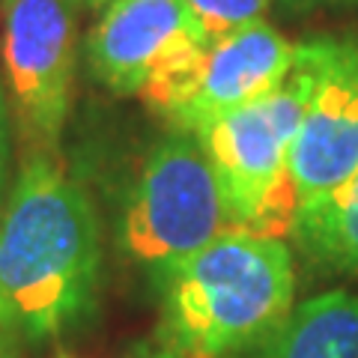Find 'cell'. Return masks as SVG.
Masks as SVG:
<instances>
[{
  "instance_id": "cell-15",
  "label": "cell",
  "mask_w": 358,
  "mask_h": 358,
  "mask_svg": "<svg viewBox=\"0 0 358 358\" xmlns=\"http://www.w3.org/2000/svg\"><path fill=\"white\" fill-rule=\"evenodd\" d=\"M0 3H3V6H6V3H9V0H0Z\"/></svg>"
},
{
  "instance_id": "cell-1",
  "label": "cell",
  "mask_w": 358,
  "mask_h": 358,
  "mask_svg": "<svg viewBox=\"0 0 358 358\" xmlns=\"http://www.w3.org/2000/svg\"><path fill=\"white\" fill-rule=\"evenodd\" d=\"M102 233L93 200L54 159L30 150L0 212V329L45 343L96 310Z\"/></svg>"
},
{
  "instance_id": "cell-6",
  "label": "cell",
  "mask_w": 358,
  "mask_h": 358,
  "mask_svg": "<svg viewBox=\"0 0 358 358\" xmlns=\"http://www.w3.org/2000/svg\"><path fill=\"white\" fill-rule=\"evenodd\" d=\"M3 66L30 150L54 152L72 108L75 15L69 0H9Z\"/></svg>"
},
{
  "instance_id": "cell-12",
  "label": "cell",
  "mask_w": 358,
  "mask_h": 358,
  "mask_svg": "<svg viewBox=\"0 0 358 358\" xmlns=\"http://www.w3.org/2000/svg\"><path fill=\"white\" fill-rule=\"evenodd\" d=\"M6 164H9V117H6V99H3V90H0V200H3Z\"/></svg>"
},
{
  "instance_id": "cell-2",
  "label": "cell",
  "mask_w": 358,
  "mask_h": 358,
  "mask_svg": "<svg viewBox=\"0 0 358 358\" xmlns=\"http://www.w3.org/2000/svg\"><path fill=\"white\" fill-rule=\"evenodd\" d=\"M162 338L179 358H230L266 346L293 310L296 266L287 242L233 227L152 278Z\"/></svg>"
},
{
  "instance_id": "cell-9",
  "label": "cell",
  "mask_w": 358,
  "mask_h": 358,
  "mask_svg": "<svg viewBox=\"0 0 358 358\" xmlns=\"http://www.w3.org/2000/svg\"><path fill=\"white\" fill-rule=\"evenodd\" d=\"M263 358H358V293L331 289L293 308Z\"/></svg>"
},
{
  "instance_id": "cell-7",
  "label": "cell",
  "mask_w": 358,
  "mask_h": 358,
  "mask_svg": "<svg viewBox=\"0 0 358 358\" xmlns=\"http://www.w3.org/2000/svg\"><path fill=\"white\" fill-rule=\"evenodd\" d=\"M84 45L99 84L117 96H141L192 63L206 33L182 0H110Z\"/></svg>"
},
{
  "instance_id": "cell-11",
  "label": "cell",
  "mask_w": 358,
  "mask_h": 358,
  "mask_svg": "<svg viewBox=\"0 0 358 358\" xmlns=\"http://www.w3.org/2000/svg\"><path fill=\"white\" fill-rule=\"evenodd\" d=\"M203 27L206 39L242 30L257 21H266V13L275 0H182Z\"/></svg>"
},
{
  "instance_id": "cell-5",
  "label": "cell",
  "mask_w": 358,
  "mask_h": 358,
  "mask_svg": "<svg viewBox=\"0 0 358 358\" xmlns=\"http://www.w3.org/2000/svg\"><path fill=\"white\" fill-rule=\"evenodd\" d=\"M293 60L296 42L268 21H257L206 39L192 63L152 81L141 96L173 131L194 134L266 96L289 72Z\"/></svg>"
},
{
  "instance_id": "cell-10",
  "label": "cell",
  "mask_w": 358,
  "mask_h": 358,
  "mask_svg": "<svg viewBox=\"0 0 358 358\" xmlns=\"http://www.w3.org/2000/svg\"><path fill=\"white\" fill-rule=\"evenodd\" d=\"M293 236L313 263L358 275V171L334 194L299 209Z\"/></svg>"
},
{
  "instance_id": "cell-13",
  "label": "cell",
  "mask_w": 358,
  "mask_h": 358,
  "mask_svg": "<svg viewBox=\"0 0 358 358\" xmlns=\"http://www.w3.org/2000/svg\"><path fill=\"white\" fill-rule=\"evenodd\" d=\"M293 9H317V6H355L358 0H281Z\"/></svg>"
},
{
  "instance_id": "cell-3",
  "label": "cell",
  "mask_w": 358,
  "mask_h": 358,
  "mask_svg": "<svg viewBox=\"0 0 358 358\" xmlns=\"http://www.w3.org/2000/svg\"><path fill=\"white\" fill-rule=\"evenodd\" d=\"M329 36L296 45L289 72L266 96L194 131L215 171L233 227L284 239L293 233L296 194L289 159L310 96L320 84Z\"/></svg>"
},
{
  "instance_id": "cell-8",
  "label": "cell",
  "mask_w": 358,
  "mask_h": 358,
  "mask_svg": "<svg viewBox=\"0 0 358 358\" xmlns=\"http://www.w3.org/2000/svg\"><path fill=\"white\" fill-rule=\"evenodd\" d=\"M358 171V39L329 36L320 84L299 126L289 176L299 209L320 203ZM299 215V212H296Z\"/></svg>"
},
{
  "instance_id": "cell-4",
  "label": "cell",
  "mask_w": 358,
  "mask_h": 358,
  "mask_svg": "<svg viewBox=\"0 0 358 358\" xmlns=\"http://www.w3.org/2000/svg\"><path fill=\"white\" fill-rule=\"evenodd\" d=\"M227 230L233 221L200 141L188 131L159 141L122 203V251L159 278Z\"/></svg>"
},
{
  "instance_id": "cell-14",
  "label": "cell",
  "mask_w": 358,
  "mask_h": 358,
  "mask_svg": "<svg viewBox=\"0 0 358 358\" xmlns=\"http://www.w3.org/2000/svg\"><path fill=\"white\" fill-rule=\"evenodd\" d=\"M18 341L6 329H0V358H18Z\"/></svg>"
}]
</instances>
